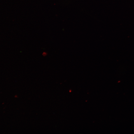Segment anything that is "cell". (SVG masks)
Returning <instances> with one entry per match:
<instances>
[{
  "label": "cell",
  "instance_id": "6da1fadb",
  "mask_svg": "<svg viewBox=\"0 0 134 134\" xmlns=\"http://www.w3.org/2000/svg\"><path fill=\"white\" fill-rule=\"evenodd\" d=\"M46 55H47L46 53V52H43L42 54V55L43 56H45Z\"/></svg>",
  "mask_w": 134,
  "mask_h": 134
}]
</instances>
